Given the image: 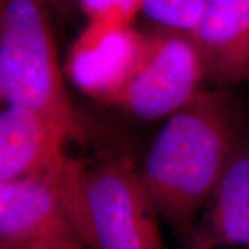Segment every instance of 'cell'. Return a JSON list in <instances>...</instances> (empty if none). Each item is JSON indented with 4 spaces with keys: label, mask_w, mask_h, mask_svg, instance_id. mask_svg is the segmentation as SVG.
<instances>
[{
    "label": "cell",
    "mask_w": 249,
    "mask_h": 249,
    "mask_svg": "<svg viewBox=\"0 0 249 249\" xmlns=\"http://www.w3.org/2000/svg\"><path fill=\"white\" fill-rule=\"evenodd\" d=\"M27 249H89L80 240L79 237H57L52 240L39 242L34 247H29Z\"/></svg>",
    "instance_id": "7c38bea8"
},
{
    "label": "cell",
    "mask_w": 249,
    "mask_h": 249,
    "mask_svg": "<svg viewBox=\"0 0 249 249\" xmlns=\"http://www.w3.org/2000/svg\"><path fill=\"white\" fill-rule=\"evenodd\" d=\"M1 14H3V0H0V22H1Z\"/></svg>",
    "instance_id": "9a60e30c"
},
{
    "label": "cell",
    "mask_w": 249,
    "mask_h": 249,
    "mask_svg": "<svg viewBox=\"0 0 249 249\" xmlns=\"http://www.w3.org/2000/svg\"><path fill=\"white\" fill-rule=\"evenodd\" d=\"M148 45L134 24L88 21L70 47L65 73L88 97L109 104L133 75Z\"/></svg>",
    "instance_id": "5b68a950"
},
{
    "label": "cell",
    "mask_w": 249,
    "mask_h": 249,
    "mask_svg": "<svg viewBox=\"0 0 249 249\" xmlns=\"http://www.w3.org/2000/svg\"><path fill=\"white\" fill-rule=\"evenodd\" d=\"M88 21L134 24L140 14V0H78Z\"/></svg>",
    "instance_id": "8fae6325"
},
{
    "label": "cell",
    "mask_w": 249,
    "mask_h": 249,
    "mask_svg": "<svg viewBox=\"0 0 249 249\" xmlns=\"http://www.w3.org/2000/svg\"><path fill=\"white\" fill-rule=\"evenodd\" d=\"M238 104L224 88L204 89L165 119L139 170L162 220L180 240L191 238L196 222L241 133Z\"/></svg>",
    "instance_id": "6da1fadb"
},
{
    "label": "cell",
    "mask_w": 249,
    "mask_h": 249,
    "mask_svg": "<svg viewBox=\"0 0 249 249\" xmlns=\"http://www.w3.org/2000/svg\"><path fill=\"white\" fill-rule=\"evenodd\" d=\"M72 139L53 119L29 108H0V180L45 173L67 155Z\"/></svg>",
    "instance_id": "ba28073f"
},
{
    "label": "cell",
    "mask_w": 249,
    "mask_h": 249,
    "mask_svg": "<svg viewBox=\"0 0 249 249\" xmlns=\"http://www.w3.org/2000/svg\"><path fill=\"white\" fill-rule=\"evenodd\" d=\"M49 3H55V1H58V0H47Z\"/></svg>",
    "instance_id": "e0dca14e"
},
{
    "label": "cell",
    "mask_w": 249,
    "mask_h": 249,
    "mask_svg": "<svg viewBox=\"0 0 249 249\" xmlns=\"http://www.w3.org/2000/svg\"><path fill=\"white\" fill-rule=\"evenodd\" d=\"M6 104V101H4V97H3V94H1V90H0V108L3 107Z\"/></svg>",
    "instance_id": "5bb4252c"
},
{
    "label": "cell",
    "mask_w": 249,
    "mask_h": 249,
    "mask_svg": "<svg viewBox=\"0 0 249 249\" xmlns=\"http://www.w3.org/2000/svg\"><path fill=\"white\" fill-rule=\"evenodd\" d=\"M0 249H13V248H9V247H6V245H3V244L0 242Z\"/></svg>",
    "instance_id": "2e32d148"
},
{
    "label": "cell",
    "mask_w": 249,
    "mask_h": 249,
    "mask_svg": "<svg viewBox=\"0 0 249 249\" xmlns=\"http://www.w3.org/2000/svg\"><path fill=\"white\" fill-rule=\"evenodd\" d=\"M60 194L73 229L89 249H165L160 214L139 172L112 162L62 173Z\"/></svg>",
    "instance_id": "3957f363"
},
{
    "label": "cell",
    "mask_w": 249,
    "mask_h": 249,
    "mask_svg": "<svg viewBox=\"0 0 249 249\" xmlns=\"http://www.w3.org/2000/svg\"><path fill=\"white\" fill-rule=\"evenodd\" d=\"M191 36L206 82L219 88L249 82V0H206Z\"/></svg>",
    "instance_id": "52a82bcc"
},
{
    "label": "cell",
    "mask_w": 249,
    "mask_h": 249,
    "mask_svg": "<svg viewBox=\"0 0 249 249\" xmlns=\"http://www.w3.org/2000/svg\"><path fill=\"white\" fill-rule=\"evenodd\" d=\"M206 208L198 229L216 248L249 249V136H240Z\"/></svg>",
    "instance_id": "9c48e42d"
},
{
    "label": "cell",
    "mask_w": 249,
    "mask_h": 249,
    "mask_svg": "<svg viewBox=\"0 0 249 249\" xmlns=\"http://www.w3.org/2000/svg\"><path fill=\"white\" fill-rule=\"evenodd\" d=\"M47 0H3L0 90L6 104L25 107L62 126L72 142L85 124L65 88Z\"/></svg>",
    "instance_id": "7a4b0ae2"
},
{
    "label": "cell",
    "mask_w": 249,
    "mask_h": 249,
    "mask_svg": "<svg viewBox=\"0 0 249 249\" xmlns=\"http://www.w3.org/2000/svg\"><path fill=\"white\" fill-rule=\"evenodd\" d=\"M205 67L194 37L157 29L137 68L111 103L142 121L166 119L202 91Z\"/></svg>",
    "instance_id": "277c9868"
},
{
    "label": "cell",
    "mask_w": 249,
    "mask_h": 249,
    "mask_svg": "<svg viewBox=\"0 0 249 249\" xmlns=\"http://www.w3.org/2000/svg\"><path fill=\"white\" fill-rule=\"evenodd\" d=\"M206 0H140V14L158 29L193 35L202 17Z\"/></svg>",
    "instance_id": "30bf717a"
},
{
    "label": "cell",
    "mask_w": 249,
    "mask_h": 249,
    "mask_svg": "<svg viewBox=\"0 0 249 249\" xmlns=\"http://www.w3.org/2000/svg\"><path fill=\"white\" fill-rule=\"evenodd\" d=\"M79 237L50 169L0 180V242L27 249L57 237Z\"/></svg>",
    "instance_id": "8992f818"
},
{
    "label": "cell",
    "mask_w": 249,
    "mask_h": 249,
    "mask_svg": "<svg viewBox=\"0 0 249 249\" xmlns=\"http://www.w3.org/2000/svg\"><path fill=\"white\" fill-rule=\"evenodd\" d=\"M187 249H217L212 240L201 229L196 227L194 234L187 242Z\"/></svg>",
    "instance_id": "4fadbf2b"
}]
</instances>
